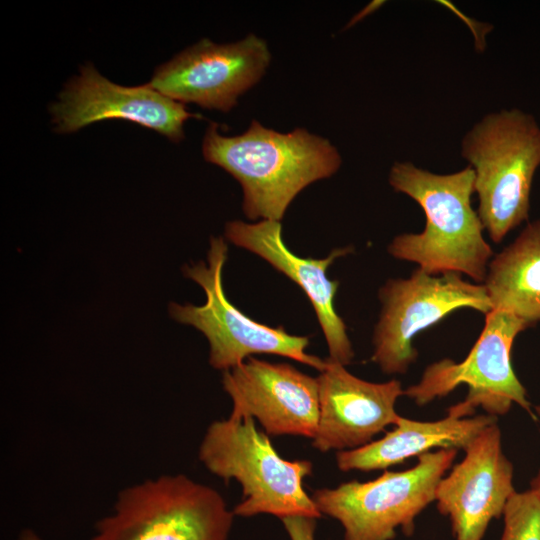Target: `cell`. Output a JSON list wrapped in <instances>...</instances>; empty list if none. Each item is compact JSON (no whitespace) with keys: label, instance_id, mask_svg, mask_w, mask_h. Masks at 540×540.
<instances>
[{"label":"cell","instance_id":"6da1fadb","mask_svg":"<svg viewBox=\"0 0 540 540\" xmlns=\"http://www.w3.org/2000/svg\"><path fill=\"white\" fill-rule=\"evenodd\" d=\"M202 152L207 162L240 183L243 211L250 220L280 222L303 189L331 177L342 163L328 139L304 128L281 133L257 120L242 134L230 137L220 134L217 124L211 123Z\"/></svg>","mask_w":540,"mask_h":540},{"label":"cell","instance_id":"7a4b0ae2","mask_svg":"<svg viewBox=\"0 0 540 540\" xmlns=\"http://www.w3.org/2000/svg\"><path fill=\"white\" fill-rule=\"evenodd\" d=\"M474 181L470 166L451 174H435L410 162L395 163L389 184L419 204L426 223L420 233L396 236L388 245V253L416 263L430 274L456 272L479 284L484 282L494 253L471 205Z\"/></svg>","mask_w":540,"mask_h":540},{"label":"cell","instance_id":"3957f363","mask_svg":"<svg viewBox=\"0 0 540 540\" xmlns=\"http://www.w3.org/2000/svg\"><path fill=\"white\" fill-rule=\"evenodd\" d=\"M198 457L212 474L240 483L243 500L233 509L236 516L270 514L280 520L322 516L303 484L312 472V463L282 458L251 417L230 416L212 422Z\"/></svg>","mask_w":540,"mask_h":540},{"label":"cell","instance_id":"277c9868","mask_svg":"<svg viewBox=\"0 0 540 540\" xmlns=\"http://www.w3.org/2000/svg\"><path fill=\"white\" fill-rule=\"evenodd\" d=\"M462 157L475 173L478 216L490 239L529 218L530 191L540 166V127L518 109L486 115L462 140Z\"/></svg>","mask_w":540,"mask_h":540},{"label":"cell","instance_id":"5b68a950","mask_svg":"<svg viewBox=\"0 0 540 540\" xmlns=\"http://www.w3.org/2000/svg\"><path fill=\"white\" fill-rule=\"evenodd\" d=\"M234 516L210 486L162 475L121 490L90 540H227Z\"/></svg>","mask_w":540,"mask_h":540},{"label":"cell","instance_id":"8992f818","mask_svg":"<svg viewBox=\"0 0 540 540\" xmlns=\"http://www.w3.org/2000/svg\"><path fill=\"white\" fill-rule=\"evenodd\" d=\"M457 453L456 449L428 452L406 470H385L371 481L317 489L311 497L321 514L342 525L344 540H392L399 528L411 536L416 518L435 501L437 485Z\"/></svg>","mask_w":540,"mask_h":540},{"label":"cell","instance_id":"52a82bcc","mask_svg":"<svg viewBox=\"0 0 540 540\" xmlns=\"http://www.w3.org/2000/svg\"><path fill=\"white\" fill-rule=\"evenodd\" d=\"M227 255L224 238L212 237L207 263L200 261L183 267L184 276L202 287L206 301L201 306L170 303V316L204 334L210 346L209 363L223 372L239 366L253 354L287 357L321 372L326 359L306 352L309 337L289 334L282 326L256 322L227 299L222 283Z\"/></svg>","mask_w":540,"mask_h":540},{"label":"cell","instance_id":"ba28073f","mask_svg":"<svg viewBox=\"0 0 540 540\" xmlns=\"http://www.w3.org/2000/svg\"><path fill=\"white\" fill-rule=\"evenodd\" d=\"M528 327L509 312L491 310L485 315L478 339L461 362L445 358L430 364L416 384L404 389V395L423 406L464 384L468 387L465 399L451 406L463 416H473L481 408L498 417L516 404L536 419L511 357L516 336Z\"/></svg>","mask_w":540,"mask_h":540},{"label":"cell","instance_id":"9c48e42d","mask_svg":"<svg viewBox=\"0 0 540 540\" xmlns=\"http://www.w3.org/2000/svg\"><path fill=\"white\" fill-rule=\"evenodd\" d=\"M381 311L375 325L371 360L388 375L405 374L418 358L413 340L450 313L493 308L483 284L461 274H430L417 268L408 278L389 279L379 290Z\"/></svg>","mask_w":540,"mask_h":540},{"label":"cell","instance_id":"30bf717a","mask_svg":"<svg viewBox=\"0 0 540 540\" xmlns=\"http://www.w3.org/2000/svg\"><path fill=\"white\" fill-rule=\"evenodd\" d=\"M270 62L267 43L255 34L226 44L202 39L158 67L149 85L177 102L228 112Z\"/></svg>","mask_w":540,"mask_h":540},{"label":"cell","instance_id":"8fae6325","mask_svg":"<svg viewBox=\"0 0 540 540\" xmlns=\"http://www.w3.org/2000/svg\"><path fill=\"white\" fill-rule=\"evenodd\" d=\"M464 452L438 483L434 502L449 518L455 540H482L516 491L513 464L503 452L497 422L484 428Z\"/></svg>","mask_w":540,"mask_h":540},{"label":"cell","instance_id":"7c38bea8","mask_svg":"<svg viewBox=\"0 0 540 540\" xmlns=\"http://www.w3.org/2000/svg\"><path fill=\"white\" fill-rule=\"evenodd\" d=\"M222 386L232 399L230 416L257 420L267 435L315 436L319 418L317 378L287 363L249 357L223 372Z\"/></svg>","mask_w":540,"mask_h":540},{"label":"cell","instance_id":"4fadbf2b","mask_svg":"<svg viewBox=\"0 0 540 540\" xmlns=\"http://www.w3.org/2000/svg\"><path fill=\"white\" fill-rule=\"evenodd\" d=\"M55 130L71 133L105 119H124L153 129L174 142L184 138V123L200 115L190 113L149 84L125 87L115 84L87 64L72 78L52 104Z\"/></svg>","mask_w":540,"mask_h":540},{"label":"cell","instance_id":"5bb4252c","mask_svg":"<svg viewBox=\"0 0 540 540\" xmlns=\"http://www.w3.org/2000/svg\"><path fill=\"white\" fill-rule=\"evenodd\" d=\"M317 381L319 418L312 446L321 452L360 448L400 418L395 410L404 395L399 380L369 382L327 358Z\"/></svg>","mask_w":540,"mask_h":540},{"label":"cell","instance_id":"9a60e30c","mask_svg":"<svg viewBox=\"0 0 540 540\" xmlns=\"http://www.w3.org/2000/svg\"><path fill=\"white\" fill-rule=\"evenodd\" d=\"M225 237L235 246L264 259L304 291L323 331L328 358L344 366L349 365L354 351L347 327L335 309L339 283L328 278L327 270L335 259L350 253L352 247L335 249L323 259L299 257L288 249L282 238V225L274 220L256 223L230 221L225 226Z\"/></svg>","mask_w":540,"mask_h":540},{"label":"cell","instance_id":"2e32d148","mask_svg":"<svg viewBox=\"0 0 540 540\" xmlns=\"http://www.w3.org/2000/svg\"><path fill=\"white\" fill-rule=\"evenodd\" d=\"M497 422L488 414L462 416L448 408L435 421H418L400 416L394 428L381 439L353 450L339 451L338 468L343 472L386 470L433 449H462L487 426Z\"/></svg>","mask_w":540,"mask_h":540},{"label":"cell","instance_id":"e0dca14e","mask_svg":"<svg viewBox=\"0 0 540 540\" xmlns=\"http://www.w3.org/2000/svg\"><path fill=\"white\" fill-rule=\"evenodd\" d=\"M483 285L493 309L509 312L529 326L540 321V220L528 223L492 257Z\"/></svg>","mask_w":540,"mask_h":540},{"label":"cell","instance_id":"ac0fdd59","mask_svg":"<svg viewBox=\"0 0 540 540\" xmlns=\"http://www.w3.org/2000/svg\"><path fill=\"white\" fill-rule=\"evenodd\" d=\"M501 540H540V494L515 491L503 511Z\"/></svg>","mask_w":540,"mask_h":540},{"label":"cell","instance_id":"d6986e66","mask_svg":"<svg viewBox=\"0 0 540 540\" xmlns=\"http://www.w3.org/2000/svg\"><path fill=\"white\" fill-rule=\"evenodd\" d=\"M316 520L295 516L284 518L281 521L290 540H315Z\"/></svg>","mask_w":540,"mask_h":540},{"label":"cell","instance_id":"ffe728a7","mask_svg":"<svg viewBox=\"0 0 540 540\" xmlns=\"http://www.w3.org/2000/svg\"><path fill=\"white\" fill-rule=\"evenodd\" d=\"M535 412L540 417V405L535 406ZM530 488L540 494V470L530 482Z\"/></svg>","mask_w":540,"mask_h":540},{"label":"cell","instance_id":"44dd1931","mask_svg":"<svg viewBox=\"0 0 540 540\" xmlns=\"http://www.w3.org/2000/svg\"><path fill=\"white\" fill-rule=\"evenodd\" d=\"M18 540H43V539L33 530L24 529L19 534Z\"/></svg>","mask_w":540,"mask_h":540}]
</instances>
